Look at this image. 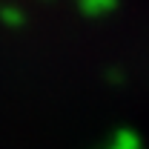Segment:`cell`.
<instances>
[{
	"label": "cell",
	"mask_w": 149,
	"mask_h": 149,
	"mask_svg": "<svg viewBox=\"0 0 149 149\" xmlns=\"http://www.w3.org/2000/svg\"><path fill=\"white\" fill-rule=\"evenodd\" d=\"M103 149H143V146H141V138L135 129H118Z\"/></svg>",
	"instance_id": "cell-1"
},
{
	"label": "cell",
	"mask_w": 149,
	"mask_h": 149,
	"mask_svg": "<svg viewBox=\"0 0 149 149\" xmlns=\"http://www.w3.org/2000/svg\"><path fill=\"white\" fill-rule=\"evenodd\" d=\"M83 3V9L89 12V15H100V12H106L115 6V0H80Z\"/></svg>",
	"instance_id": "cell-2"
}]
</instances>
